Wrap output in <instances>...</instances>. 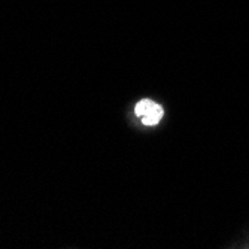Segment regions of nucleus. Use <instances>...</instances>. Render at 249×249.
<instances>
[{
	"mask_svg": "<svg viewBox=\"0 0 249 249\" xmlns=\"http://www.w3.org/2000/svg\"><path fill=\"white\" fill-rule=\"evenodd\" d=\"M134 112L145 125H157L163 118V107L152 100H141L136 105Z\"/></svg>",
	"mask_w": 249,
	"mask_h": 249,
	"instance_id": "f257e3e1",
	"label": "nucleus"
}]
</instances>
